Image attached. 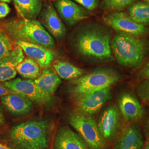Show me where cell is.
<instances>
[{"label":"cell","mask_w":149,"mask_h":149,"mask_svg":"<svg viewBox=\"0 0 149 149\" xmlns=\"http://www.w3.org/2000/svg\"><path fill=\"white\" fill-rule=\"evenodd\" d=\"M1 30L16 40L37 44L50 49L55 47L53 37L36 19L21 18L7 21L1 23Z\"/></svg>","instance_id":"1"},{"label":"cell","mask_w":149,"mask_h":149,"mask_svg":"<svg viewBox=\"0 0 149 149\" xmlns=\"http://www.w3.org/2000/svg\"><path fill=\"white\" fill-rule=\"evenodd\" d=\"M48 133L47 120H33L13 127L10 138L17 149H48Z\"/></svg>","instance_id":"2"},{"label":"cell","mask_w":149,"mask_h":149,"mask_svg":"<svg viewBox=\"0 0 149 149\" xmlns=\"http://www.w3.org/2000/svg\"><path fill=\"white\" fill-rule=\"evenodd\" d=\"M111 47L118 63L128 68L141 64L146 52L142 40L123 33H118L114 37Z\"/></svg>","instance_id":"3"},{"label":"cell","mask_w":149,"mask_h":149,"mask_svg":"<svg viewBox=\"0 0 149 149\" xmlns=\"http://www.w3.org/2000/svg\"><path fill=\"white\" fill-rule=\"evenodd\" d=\"M111 35L101 30L87 29L78 36L76 46L82 55L96 59L112 58Z\"/></svg>","instance_id":"4"},{"label":"cell","mask_w":149,"mask_h":149,"mask_svg":"<svg viewBox=\"0 0 149 149\" xmlns=\"http://www.w3.org/2000/svg\"><path fill=\"white\" fill-rule=\"evenodd\" d=\"M119 79V74L113 70H96L74 81L71 91L73 95L79 98L109 87Z\"/></svg>","instance_id":"5"},{"label":"cell","mask_w":149,"mask_h":149,"mask_svg":"<svg viewBox=\"0 0 149 149\" xmlns=\"http://www.w3.org/2000/svg\"><path fill=\"white\" fill-rule=\"evenodd\" d=\"M69 122L91 149H104L103 138L98 125L91 116L82 113H74L70 116Z\"/></svg>","instance_id":"6"},{"label":"cell","mask_w":149,"mask_h":149,"mask_svg":"<svg viewBox=\"0 0 149 149\" xmlns=\"http://www.w3.org/2000/svg\"><path fill=\"white\" fill-rule=\"evenodd\" d=\"M3 85L17 94L38 104H45L49 101L51 98L40 90L32 80L14 79L3 82Z\"/></svg>","instance_id":"7"},{"label":"cell","mask_w":149,"mask_h":149,"mask_svg":"<svg viewBox=\"0 0 149 149\" xmlns=\"http://www.w3.org/2000/svg\"><path fill=\"white\" fill-rule=\"evenodd\" d=\"M104 21L108 26L119 33L134 36L143 34L146 31L144 24L134 21L129 16L122 12H116L107 15L104 17Z\"/></svg>","instance_id":"8"},{"label":"cell","mask_w":149,"mask_h":149,"mask_svg":"<svg viewBox=\"0 0 149 149\" xmlns=\"http://www.w3.org/2000/svg\"><path fill=\"white\" fill-rule=\"evenodd\" d=\"M111 98V87H109L79 97L77 106L80 113L91 116L98 112Z\"/></svg>","instance_id":"9"},{"label":"cell","mask_w":149,"mask_h":149,"mask_svg":"<svg viewBox=\"0 0 149 149\" xmlns=\"http://www.w3.org/2000/svg\"><path fill=\"white\" fill-rule=\"evenodd\" d=\"M15 43L21 48L23 53L36 61L41 68H49L55 58V53L53 51L42 45L21 40H16Z\"/></svg>","instance_id":"10"},{"label":"cell","mask_w":149,"mask_h":149,"mask_svg":"<svg viewBox=\"0 0 149 149\" xmlns=\"http://www.w3.org/2000/svg\"><path fill=\"white\" fill-rule=\"evenodd\" d=\"M54 149H89L79 135L68 127L59 128L55 136Z\"/></svg>","instance_id":"11"},{"label":"cell","mask_w":149,"mask_h":149,"mask_svg":"<svg viewBox=\"0 0 149 149\" xmlns=\"http://www.w3.org/2000/svg\"><path fill=\"white\" fill-rule=\"evenodd\" d=\"M119 111L129 122L141 119L144 115V109L138 98L132 93L122 94L118 100Z\"/></svg>","instance_id":"12"},{"label":"cell","mask_w":149,"mask_h":149,"mask_svg":"<svg viewBox=\"0 0 149 149\" xmlns=\"http://www.w3.org/2000/svg\"><path fill=\"white\" fill-rule=\"evenodd\" d=\"M120 120V113L117 106L108 107L102 114L98 128L102 138L106 140L112 138L117 132Z\"/></svg>","instance_id":"13"},{"label":"cell","mask_w":149,"mask_h":149,"mask_svg":"<svg viewBox=\"0 0 149 149\" xmlns=\"http://www.w3.org/2000/svg\"><path fill=\"white\" fill-rule=\"evenodd\" d=\"M41 17L43 27L52 37L60 39L65 36L66 28L52 4L48 5L44 8Z\"/></svg>","instance_id":"14"},{"label":"cell","mask_w":149,"mask_h":149,"mask_svg":"<svg viewBox=\"0 0 149 149\" xmlns=\"http://www.w3.org/2000/svg\"><path fill=\"white\" fill-rule=\"evenodd\" d=\"M24 59L21 48L16 45L8 56L0 59V82L13 80L17 74L16 66Z\"/></svg>","instance_id":"15"},{"label":"cell","mask_w":149,"mask_h":149,"mask_svg":"<svg viewBox=\"0 0 149 149\" xmlns=\"http://www.w3.org/2000/svg\"><path fill=\"white\" fill-rule=\"evenodd\" d=\"M55 7L60 15L70 25L87 18V12L72 0H58Z\"/></svg>","instance_id":"16"},{"label":"cell","mask_w":149,"mask_h":149,"mask_svg":"<svg viewBox=\"0 0 149 149\" xmlns=\"http://www.w3.org/2000/svg\"><path fill=\"white\" fill-rule=\"evenodd\" d=\"M143 144V136L139 127L132 124L124 129L115 149H141Z\"/></svg>","instance_id":"17"},{"label":"cell","mask_w":149,"mask_h":149,"mask_svg":"<svg viewBox=\"0 0 149 149\" xmlns=\"http://www.w3.org/2000/svg\"><path fill=\"white\" fill-rule=\"evenodd\" d=\"M1 101L8 112L15 115L26 114L31 111L33 108L31 101L17 93L2 96Z\"/></svg>","instance_id":"18"},{"label":"cell","mask_w":149,"mask_h":149,"mask_svg":"<svg viewBox=\"0 0 149 149\" xmlns=\"http://www.w3.org/2000/svg\"><path fill=\"white\" fill-rule=\"evenodd\" d=\"M34 82L43 93L51 97L60 85L61 80L54 70L48 68L43 70Z\"/></svg>","instance_id":"19"},{"label":"cell","mask_w":149,"mask_h":149,"mask_svg":"<svg viewBox=\"0 0 149 149\" xmlns=\"http://www.w3.org/2000/svg\"><path fill=\"white\" fill-rule=\"evenodd\" d=\"M18 16L22 18L35 19L42 8V0H13Z\"/></svg>","instance_id":"20"},{"label":"cell","mask_w":149,"mask_h":149,"mask_svg":"<svg viewBox=\"0 0 149 149\" xmlns=\"http://www.w3.org/2000/svg\"><path fill=\"white\" fill-rule=\"evenodd\" d=\"M54 69L60 78L65 80H72L81 76L85 72L84 70L80 69L69 62L58 61L53 65Z\"/></svg>","instance_id":"21"},{"label":"cell","mask_w":149,"mask_h":149,"mask_svg":"<svg viewBox=\"0 0 149 149\" xmlns=\"http://www.w3.org/2000/svg\"><path fill=\"white\" fill-rule=\"evenodd\" d=\"M17 72L22 77L29 80L36 79L41 74L40 66L30 58L24 59L16 66Z\"/></svg>","instance_id":"22"},{"label":"cell","mask_w":149,"mask_h":149,"mask_svg":"<svg viewBox=\"0 0 149 149\" xmlns=\"http://www.w3.org/2000/svg\"><path fill=\"white\" fill-rule=\"evenodd\" d=\"M129 15L139 24L149 23V3L139 2L134 4L129 9Z\"/></svg>","instance_id":"23"},{"label":"cell","mask_w":149,"mask_h":149,"mask_svg":"<svg viewBox=\"0 0 149 149\" xmlns=\"http://www.w3.org/2000/svg\"><path fill=\"white\" fill-rule=\"evenodd\" d=\"M15 46L13 45L10 38L5 32L0 30V59L8 56Z\"/></svg>","instance_id":"24"},{"label":"cell","mask_w":149,"mask_h":149,"mask_svg":"<svg viewBox=\"0 0 149 149\" xmlns=\"http://www.w3.org/2000/svg\"><path fill=\"white\" fill-rule=\"evenodd\" d=\"M136 0H104V8L110 11H119L130 5Z\"/></svg>","instance_id":"25"},{"label":"cell","mask_w":149,"mask_h":149,"mask_svg":"<svg viewBox=\"0 0 149 149\" xmlns=\"http://www.w3.org/2000/svg\"><path fill=\"white\" fill-rule=\"evenodd\" d=\"M136 91L140 98L144 102H149V80L140 82L136 87Z\"/></svg>","instance_id":"26"},{"label":"cell","mask_w":149,"mask_h":149,"mask_svg":"<svg viewBox=\"0 0 149 149\" xmlns=\"http://www.w3.org/2000/svg\"><path fill=\"white\" fill-rule=\"evenodd\" d=\"M89 11L95 10L98 4V0H72Z\"/></svg>","instance_id":"27"},{"label":"cell","mask_w":149,"mask_h":149,"mask_svg":"<svg viewBox=\"0 0 149 149\" xmlns=\"http://www.w3.org/2000/svg\"><path fill=\"white\" fill-rule=\"evenodd\" d=\"M10 10V8L7 3L0 2V19L7 16Z\"/></svg>","instance_id":"28"},{"label":"cell","mask_w":149,"mask_h":149,"mask_svg":"<svg viewBox=\"0 0 149 149\" xmlns=\"http://www.w3.org/2000/svg\"><path fill=\"white\" fill-rule=\"evenodd\" d=\"M140 76L145 80H149V63L146 64L141 70Z\"/></svg>","instance_id":"29"},{"label":"cell","mask_w":149,"mask_h":149,"mask_svg":"<svg viewBox=\"0 0 149 149\" xmlns=\"http://www.w3.org/2000/svg\"><path fill=\"white\" fill-rule=\"evenodd\" d=\"M13 93H16L12 91L9 90L7 87H6L5 86L3 85V84H0V97L6 96V95L13 94Z\"/></svg>","instance_id":"30"},{"label":"cell","mask_w":149,"mask_h":149,"mask_svg":"<svg viewBox=\"0 0 149 149\" xmlns=\"http://www.w3.org/2000/svg\"><path fill=\"white\" fill-rule=\"evenodd\" d=\"M144 129L145 133L149 138V117L144 122Z\"/></svg>","instance_id":"31"},{"label":"cell","mask_w":149,"mask_h":149,"mask_svg":"<svg viewBox=\"0 0 149 149\" xmlns=\"http://www.w3.org/2000/svg\"><path fill=\"white\" fill-rule=\"evenodd\" d=\"M5 116H4L3 113L2 111V109L0 106V125L3 124L4 123H5Z\"/></svg>","instance_id":"32"},{"label":"cell","mask_w":149,"mask_h":149,"mask_svg":"<svg viewBox=\"0 0 149 149\" xmlns=\"http://www.w3.org/2000/svg\"><path fill=\"white\" fill-rule=\"evenodd\" d=\"M0 149H12L10 148L7 146L6 145H5L3 144L0 143Z\"/></svg>","instance_id":"33"},{"label":"cell","mask_w":149,"mask_h":149,"mask_svg":"<svg viewBox=\"0 0 149 149\" xmlns=\"http://www.w3.org/2000/svg\"><path fill=\"white\" fill-rule=\"evenodd\" d=\"M11 0H0V2H5V3H11Z\"/></svg>","instance_id":"34"},{"label":"cell","mask_w":149,"mask_h":149,"mask_svg":"<svg viewBox=\"0 0 149 149\" xmlns=\"http://www.w3.org/2000/svg\"><path fill=\"white\" fill-rule=\"evenodd\" d=\"M145 149H149V142L146 143V144H145Z\"/></svg>","instance_id":"35"},{"label":"cell","mask_w":149,"mask_h":149,"mask_svg":"<svg viewBox=\"0 0 149 149\" xmlns=\"http://www.w3.org/2000/svg\"><path fill=\"white\" fill-rule=\"evenodd\" d=\"M145 2H148L149 3V0H144Z\"/></svg>","instance_id":"36"},{"label":"cell","mask_w":149,"mask_h":149,"mask_svg":"<svg viewBox=\"0 0 149 149\" xmlns=\"http://www.w3.org/2000/svg\"><path fill=\"white\" fill-rule=\"evenodd\" d=\"M0 30H1V23H0Z\"/></svg>","instance_id":"37"},{"label":"cell","mask_w":149,"mask_h":149,"mask_svg":"<svg viewBox=\"0 0 149 149\" xmlns=\"http://www.w3.org/2000/svg\"></svg>","instance_id":"38"}]
</instances>
